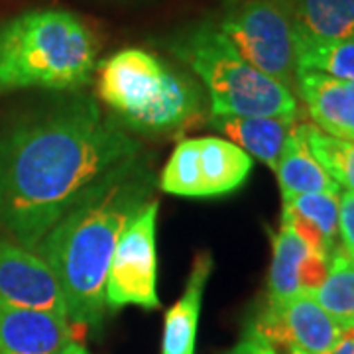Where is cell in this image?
<instances>
[{"mask_svg":"<svg viewBox=\"0 0 354 354\" xmlns=\"http://www.w3.org/2000/svg\"><path fill=\"white\" fill-rule=\"evenodd\" d=\"M295 93L304 99L313 127L333 138L354 142V83L319 71L297 69Z\"/></svg>","mask_w":354,"mask_h":354,"instance_id":"cell-12","label":"cell"},{"mask_svg":"<svg viewBox=\"0 0 354 354\" xmlns=\"http://www.w3.org/2000/svg\"><path fill=\"white\" fill-rule=\"evenodd\" d=\"M339 236L342 250L354 258V193L344 191L339 197Z\"/></svg>","mask_w":354,"mask_h":354,"instance_id":"cell-23","label":"cell"},{"mask_svg":"<svg viewBox=\"0 0 354 354\" xmlns=\"http://www.w3.org/2000/svg\"><path fill=\"white\" fill-rule=\"evenodd\" d=\"M297 69L319 71L354 83V39L311 41L295 34Z\"/></svg>","mask_w":354,"mask_h":354,"instance_id":"cell-19","label":"cell"},{"mask_svg":"<svg viewBox=\"0 0 354 354\" xmlns=\"http://www.w3.org/2000/svg\"><path fill=\"white\" fill-rule=\"evenodd\" d=\"M264 341L281 351L305 354H329L341 341L344 330L317 304L311 293H295L283 304L266 305L248 325Z\"/></svg>","mask_w":354,"mask_h":354,"instance_id":"cell-8","label":"cell"},{"mask_svg":"<svg viewBox=\"0 0 354 354\" xmlns=\"http://www.w3.org/2000/svg\"><path fill=\"white\" fill-rule=\"evenodd\" d=\"M213 272L211 252H199L193 260L187 288L179 301L165 313L162 354H195L203 293Z\"/></svg>","mask_w":354,"mask_h":354,"instance_id":"cell-14","label":"cell"},{"mask_svg":"<svg viewBox=\"0 0 354 354\" xmlns=\"http://www.w3.org/2000/svg\"><path fill=\"white\" fill-rule=\"evenodd\" d=\"M305 140L323 169L341 187L354 193V142L333 138L313 124H305Z\"/></svg>","mask_w":354,"mask_h":354,"instance_id":"cell-21","label":"cell"},{"mask_svg":"<svg viewBox=\"0 0 354 354\" xmlns=\"http://www.w3.org/2000/svg\"><path fill=\"white\" fill-rule=\"evenodd\" d=\"M211 97L213 116H297L293 91L250 65L216 26H195L171 44Z\"/></svg>","mask_w":354,"mask_h":354,"instance_id":"cell-5","label":"cell"},{"mask_svg":"<svg viewBox=\"0 0 354 354\" xmlns=\"http://www.w3.org/2000/svg\"><path fill=\"white\" fill-rule=\"evenodd\" d=\"M156 176L134 156L88 189L38 244L62 286L67 319L79 330L101 329L106 274L124 228L152 201Z\"/></svg>","mask_w":354,"mask_h":354,"instance_id":"cell-2","label":"cell"},{"mask_svg":"<svg viewBox=\"0 0 354 354\" xmlns=\"http://www.w3.org/2000/svg\"><path fill=\"white\" fill-rule=\"evenodd\" d=\"M64 354H91V353H88L87 348H85V346H83L81 342L75 341V342H71V344H69V346L65 348Z\"/></svg>","mask_w":354,"mask_h":354,"instance_id":"cell-26","label":"cell"},{"mask_svg":"<svg viewBox=\"0 0 354 354\" xmlns=\"http://www.w3.org/2000/svg\"><path fill=\"white\" fill-rule=\"evenodd\" d=\"M97 69L93 32L67 10H32L0 28V91L77 88Z\"/></svg>","mask_w":354,"mask_h":354,"instance_id":"cell-3","label":"cell"},{"mask_svg":"<svg viewBox=\"0 0 354 354\" xmlns=\"http://www.w3.org/2000/svg\"><path fill=\"white\" fill-rule=\"evenodd\" d=\"M227 354H305L301 351H297V348H293V351H281V348H276V346H272L270 342L264 341L258 333H254L252 329L244 330V337H242L241 341L236 342Z\"/></svg>","mask_w":354,"mask_h":354,"instance_id":"cell-24","label":"cell"},{"mask_svg":"<svg viewBox=\"0 0 354 354\" xmlns=\"http://www.w3.org/2000/svg\"><path fill=\"white\" fill-rule=\"evenodd\" d=\"M99 97L128 128L167 134L201 118V87L144 50H122L99 65Z\"/></svg>","mask_w":354,"mask_h":354,"instance_id":"cell-4","label":"cell"},{"mask_svg":"<svg viewBox=\"0 0 354 354\" xmlns=\"http://www.w3.org/2000/svg\"><path fill=\"white\" fill-rule=\"evenodd\" d=\"M329 258L313 252L290 227L274 236V256L268 276V305L283 304L295 293L315 291L327 278Z\"/></svg>","mask_w":354,"mask_h":354,"instance_id":"cell-11","label":"cell"},{"mask_svg":"<svg viewBox=\"0 0 354 354\" xmlns=\"http://www.w3.org/2000/svg\"><path fill=\"white\" fill-rule=\"evenodd\" d=\"M216 28L248 64L295 93V24L288 0H241Z\"/></svg>","mask_w":354,"mask_h":354,"instance_id":"cell-6","label":"cell"},{"mask_svg":"<svg viewBox=\"0 0 354 354\" xmlns=\"http://www.w3.org/2000/svg\"><path fill=\"white\" fill-rule=\"evenodd\" d=\"M79 333L65 315L0 304V354H64Z\"/></svg>","mask_w":354,"mask_h":354,"instance_id":"cell-10","label":"cell"},{"mask_svg":"<svg viewBox=\"0 0 354 354\" xmlns=\"http://www.w3.org/2000/svg\"><path fill=\"white\" fill-rule=\"evenodd\" d=\"M138 153L88 97L26 120L0 140V228L36 250L88 189Z\"/></svg>","mask_w":354,"mask_h":354,"instance_id":"cell-1","label":"cell"},{"mask_svg":"<svg viewBox=\"0 0 354 354\" xmlns=\"http://www.w3.org/2000/svg\"><path fill=\"white\" fill-rule=\"evenodd\" d=\"M315 301L329 313L342 330H354V258L337 248L329 258L323 283L311 291Z\"/></svg>","mask_w":354,"mask_h":354,"instance_id":"cell-18","label":"cell"},{"mask_svg":"<svg viewBox=\"0 0 354 354\" xmlns=\"http://www.w3.org/2000/svg\"><path fill=\"white\" fill-rule=\"evenodd\" d=\"M329 354H354V330H344L341 341Z\"/></svg>","mask_w":354,"mask_h":354,"instance_id":"cell-25","label":"cell"},{"mask_svg":"<svg viewBox=\"0 0 354 354\" xmlns=\"http://www.w3.org/2000/svg\"><path fill=\"white\" fill-rule=\"evenodd\" d=\"M160 187L165 193L179 197H205L201 160H199V138L183 140L177 144V148L169 156L162 171Z\"/></svg>","mask_w":354,"mask_h":354,"instance_id":"cell-20","label":"cell"},{"mask_svg":"<svg viewBox=\"0 0 354 354\" xmlns=\"http://www.w3.org/2000/svg\"><path fill=\"white\" fill-rule=\"evenodd\" d=\"M283 199V209H288L295 215L304 216L309 223H313L330 250H337L339 239V195L329 193H304V195H288Z\"/></svg>","mask_w":354,"mask_h":354,"instance_id":"cell-22","label":"cell"},{"mask_svg":"<svg viewBox=\"0 0 354 354\" xmlns=\"http://www.w3.org/2000/svg\"><path fill=\"white\" fill-rule=\"evenodd\" d=\"M203 193L216 197L239 189L252 171V158L228 140L199 138Z\"/></svg>","mask_w":354,"mask_h":354,"instance_id":"cell-17","label":"cell"},{"mask_svg":"<svg viewBox=\"0 0 354 354\" xmlns=\"http://www.w3.org/2000/svg\"><path fill=\"white\" fill-rule=\"evenodd\" d=\"M295 34L311 41L354 39V0H288Z\"/></svg>","mask_w":354,"mask_h":354,"instance_id":"cell-16","label":"cell"},{"mask_svg":"<svg viewBox=\"0 0 354 354\" xmlns=\"http://www.w3.org/2000/svg\"><path fill=\"white\" fill-rule=\"evenodd\" d=\"M0 304L67 317L62 286L39 254L0 239Z\"/></svg>","mask_w":354,"mask_h":354,"instance_id":"cell-9","label":"cell"},{"mask_svg":"<svg viewBox=\"0 0 354 354\" xmlns=\"http://www.w3.org/2000/svg\"><path fill=\"white\" fill-rule=\"evenodd\" d=\"M156 221L158 203L150 201L118 239L106 274V307L111 311L127 305L160 307Z\"/></svg>","mask_w":354,"mask_h":354,"instance_id":"cell-7","label":"cell"},{"mask_svg":"<svg viewBox=\"0 0 354 354\" xmlns=\"http://www.w3.org/2000/svg\"><path fill=\"white\" fill-rule=\"evenodd\" d=\"M297 116H211L209 127L223 132L250 158L276 167Z\"/></svg>","mask_w":354,"mask_h":354,"instance_id":"cell-13","label":"cell"},{"mask_svg":"<svg viewBox=\"0 0 354 354\" xmlns=\"http://www.w3.org/2000/svg\"><path fill=\"white\" fill-rule=\"evenodd\" d=\"M274 171L278 176L281 197L304 193L341 195V185L323 169V165L317 162L309 150L304 122H297L291 130Z\"/></svg>","mask_w":354,"mask_h":354,"instance_id":"cell-15","label":"cell"}]
</instances>
